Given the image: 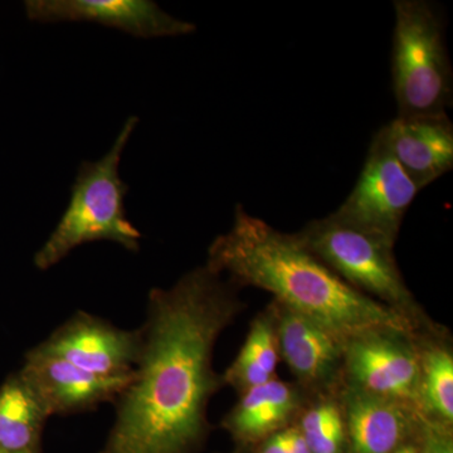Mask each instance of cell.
Listing matches in <instances>:
<instances>
[{
    "instance_id": "cell-6",
    "label": "cell",
    "mask_w": 453,
    "mask_h": 453,
    "mask_svg": "<svg viewBox=\"0 0 453 453\" xmlns=\"http://www.w3.org/2000/svg\"><path fill=\"white\" fill-rule=\"evenodd\" d=\"M418 193L378 131L356 187L330 216L395 247L405 213Z\"/></svg>"
},
{
    "instance_id": "cell-9",
    "label": "cell",
    "mask_w": 453,
    "mask_h": 453,
    "mask_svg": "<svg viewBox=\"0 0 453 453\" xmlns=\"http://www.w3.org/2000/svg\"><path fill=\"white\" fill-rule=\"evenodd\" d=\"M19 374L50 416L88 412L106 402L118 401L134 377V372L120 377H101L44 353L38 347L27 353Z\"/></svg>"
},
{
    "instance_id": "cell-15",
    "label": "cell",
    "mask_w": 453,
    "mask_h": 453,
    "mask_svg": "<svg viewBox=\"0 0 453 453\" xmlns=\"http://www.w3.org/2000/svg\"><path fill=\"white\" fill-rule=\"evenodd\" d=\"M50 414L19 372L0 387V451L38 453Z\"/></svg>"
},
{
    "instance_id": "cell-5",
    "label": "cell",
    "mask_w": 453,
    "mask_h": 453,
    "mask_svg": "<svg viewBox=\"0 0 453 453\" xmlns=\"http://www.w3.org/2000/svg\"><path fill=\"white\" fill-rule=\"evenodd\" d=\"M295 235L351 288L423 323L421 309L396 264L395 247L332 216L311 220Z\"/></svg>"
},
{
    "instance_id": "cell-13",
    "label": "cell",
    "mask_w": 453,
    "mask_h": 453,
    "mask_svg": "<svg viewBox=\"0 0 453 453\" xmlns=\"http://www.w3.org/2000/svg\"><path fill=\"white\" fill-rule=\"evenodd\" d=\"M347 440L351 453H395L423 417L412 404L348 387L344 393Z\"/></svg>"
},
{
    "instance_id": "cell-23",
    "label": "cell",
    "mask_w": 453,
    "mask_h": 453,
    "mask_svg": "<svg viewBox=\"0 0 453 453\" xmlns=\"http://www.w3.org/2000/svg\"><path fill=\"white\" fill-rule=\"evenodd\" d=\"M0 453H9V452H3V451H0Z\"/></svg>"
},
{
    "instance_id": "cell-4",
    "label": "cell",
    "mask_w": 453,
    "mask_h": 453,
    "mask_svg": "<svg viewBox=\"0 0 453 453\" xmlns=\"http://www.w3.org/2000/svg\"><path fill=\"white\" fill-rule=\"evenodd\" d=\"M392 79L398 115L447 112L453 73L445 20L427 0H396Z\"/></svg>"
},
{
    "instance_id": "cell-20",
    "label": "cell",
    "mask_w": 453,
    "mask_h": 453,
    "mask_svg": "<svg viewBox=\"0 0 453 453\" xmlns=\"http://www.w3.org/2000/svg\"><path fill=\"white\" fill-rule=\"evenodd\" d=\"M282 434L288 453H311L308 442H306L305 438L301 434L299 427L282 429Z\"/></svg>"
},
{
    "instance_id": "cell-7",
    "label": "cell",
    "mask_w": 453,
    "mask_h": 453,
    "mask_svg": "<svg viewBox=\"0 0 453 453\" xmlns=\"http://www.w3.org/2000/svg\"><path fill=\"white\" fill-rule=\"evenodd\" d=\"M414 339L404 334L380 332L349 340L342 365L349 387L418 410L421 359Z\"/></svg>"
},
{
    "instance_id": "cell-14",
    "label": "cell",
    "mask_w": 453,
    "mask_h": 453,
    "mask_svg": "<svg viewBox=\"0 0 453 453\" xmlns=\"http://www.w3.org/2000/svg\"><path fill=\"white\" fill-rule=\"evenodd\" d=\"M300 403L297 389L273 378L243 392L223 425L240 442H258L282 431L299 411Z\"/></svg>"
},
{
    "instance_id": "cell-2",
    "label": "cell",
    "mask_w": 453,
    "mask_h": 453,
    "mask_svg": "<svg viewBox=\"0 0 453 453\" xmlns=\"http://www.w3.org/2000/svg\"><path fill=\"white\" fill-rule=\"evenodd\" d=\"M229 282L273 295L277 305L311 319L348 342L369 333L417 338L421 324L348 285L295 234H282L235 205L232 228L208 250L205 265Z\"/></svg>"
},
{
    "instance_id": "cell-10",
    "label": "cell",
    "mask_w": 453,
    "mask_h": 453,
    "mask_svg": "<svg viewBox=\"0 0 453 453\" xmlns=\"http://www.w3.org/2000/svg\"><path fill=\"white\" fill-rule=\"evenodd\" d=\"M27 16L35 22H94L134 37H177L196 31L151 0H27Z\"/></svg>"
},
{
    "instance_id": "cell-21",
    "label": "cell",
    "mask_w": 453,
    "mask_h": 453,
    "mask_svg": "<svg viewBox=\"0 0 453 453\" xmlns=\"http://www.w3.org/2000/svg\"><path fill=\"white\" fill-rule=\"evenodd\" d=\"M259 453H288L282 431L266 438Z\"/></svg>"
},
{
    "instance_id": "cell-3",
    "label": "cell",
    "mask_w": 453,
    "mask_h": 453,
    "mask_svg": "<svg viewBox=\"0 0 453 453\" xmlns=\"http://www.w3.org/2000/svg\"><path fill=\"white\" fill-rule=\"evenodd\" d=\"M138 122V116H130L109 153L97 162L81 164L65 213L33 258L38 270H49L77 247L97 241H111L127 251H139L142 235L127 219L125 196L129 186L119 174L121 155Z\"/></svg>"
},
{
    "instance_id": "cell-16",
    "label": "cell",
    "mask_w": 453,
    "mask_h": 453,
    "mask_svg": "<svg viewBox=\"0 0 453 453\" xmlns=\"http://www.w3.org/2000/svg\"><path fill=\"white\" fill-rule=\"evenodd\" d=\"M418 411L426 422L449 429L453 422V357L446 345L419 348Z\"/></svg>"
},
{
    "instance_id": "cell-12",
    "label": "cell",
    "mask_w": 453,
    "mask_h": 453,
    "mask_svg": "<svg viewBox=\"0 0 453 453\" xmlns=\"http://www.w3.org/2000/svg\"><path fill=\"white\" fill-rule=\"evenodd\" d=\"M273 305L280 356L286 365L310 388L330 386L344 365L347 342L311 319Z\"/></svg>"
},
{
    "instance_id": "cell-11",
    "label": "cell",
    "mask_w": 453,
    "mask_h": 453,
    "mask_svg": "<svg viewBox=\"0 0 453 453\" xmlns=\"http://www.w3.org/2000/svg\"><path fill=\"white\" fill-rule=\"evenodd\" d=\"M396 162L419 190L453 168V124L449 113L396 115L380 130Z\"/></svg>"
},
{
    "instance_id": "cell-8",
    "label": "cell",
    "mask_w": 453,
    "mask_h": 453,
    "mask_svg": "<svg viewBox=\"0 0 453 453\" xmlns=\"http://www.w3.org/2000/svg\"><path fill=\"white\" fill-rule=\"evenodd\" d=\"M142 345V329H120L80 311L38 348L83 371L101 377H120L134 372Z\"/></svg>"
},
{
    "instance_id": "cell-22",
    "label": "cell",
    "mask_w": 453,
    "mask_h": 453,
    "mask_svg": "<svg viewBox=\"0 0 453 453\" xmlns=\"http://www.w3.org/2000/svg\"><path fill=\"white\" fill-rule=\"evenodd\" d=\"M395 453H422V449L417 446L416 443L408 442L407 441Z\"/></svg>"
},
{
    "instance_id": "cell-17",
    "label": "cell",
    "mask_w": 453,
    "mask_h": 453,
    "mask_svg": "<svg viewBox=\"0 0 453 453\" xmlns=\"http://www.w3.org/2000/svg\"><path fill=\"white\" fill-rule=\"evenodd\" d=\"M311 453H342L347 443L344 414L332 401L321 402L303 413L299 426Z\"/></svg>"
},
{
    "instance_id": "cell-1",
    "label": "cell",
    "mask_w": 453,
    "mask_h": 453,
    "mask_svg": "<svg viewBox=\"0 0 453 453\" xmlns=\"http://www.w3.org/2000/svg\"><path fill=\"white\" fill-rule=\"evenodd\" d=\"M234 283L207 266L149 294L142 353L118 398L101 453H195L207 436L208 404L223 384L214 345L244 305Z\"/></svg>"
},
{
    "instance_id": "cell-19",
    "label": "cell",
    "mask_w": 453,
    "mask_h": 453,
    "mask_svg": "<svg viewBox=\"0 0 453 453\" xmlns=\"http://www.w3.org/2000/svg\"><path fill=\"white\" fill-rule=\"evenodd\" d=\"M427 443L422 453H453L452 440L446 434L447 429L426 422Z\"/></svg>"
},
{
    "instance_id": "cell-18",
    "label": "cell",
    "mask_w": 453,
    "mask_h": 453,
    "mask_svg": "<svg viewBox=\"0 0 453 453\" xmlns=\"http://www.w3.org/2000/svg\"><path fill=\"white\" fill-rule=\"evenodd\" d=\"M237 357L259 366L271 377H275L280 351L277 342L276 309L273 303L266 311L253 320L246 342Z\"/></svg>"
}]
</instances>
